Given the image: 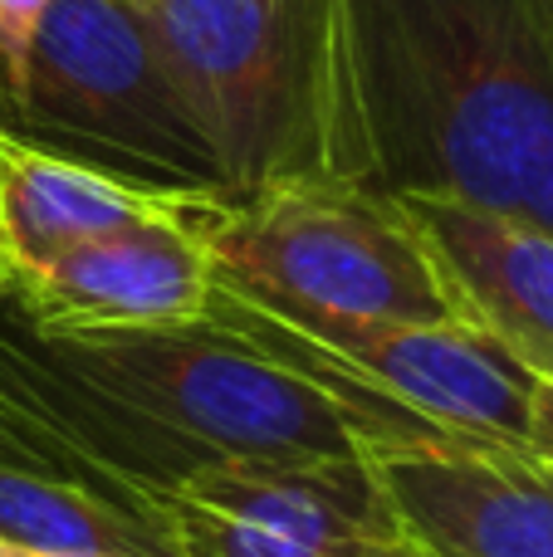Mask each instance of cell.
<instances>
[{
    "mask_svg": "<svg viewBox=\"0 0 553 557\" xmlns=\"http://www.w3.org/2000/svg\"><path fill=\"white\" fill-rule=\"evenodd\" d=\"M211 284L216 260L206 245L182 215H157L69 250L0 298V313L35 337L186 327L206 318Z\"/></svg>",
    "mask_w": 553,
    "mask_h": 557,
    "instance_id": "obj_9",
    "label": "cell"
},
{
    "mask_svg": "<svg viewBox=\"0 0 553 557\" xmlns=\"http://www.w3.org/2000/svg\"><path fill=\"white\" fill-rule=\"evenodd\" d=\"M206 323L245 337L309 382L348 421L362 455L476 441L529 450L534 376L456 318L314 313L216 270Z\"/></svg>",
    "mask_w": 553,
    "mask_h": 557,
    "instance_id": "obj_3",
    "label": "cell"
},
{
    "mask_svg": "<svg viewBox=\"0 0 553 557\" xmlns=\"http://www.w3.org/2000/svg\"><path fill=\"white\" fill-rule=\"evenodd\" d=\"M0 543L35 553L182 557L167 529L118 509L94 490L15 470V465H0Z\"/></svg>",
    "mask_w": 553,
    "mask_h": 557,
    "instance_id": "obj_12",
    "label": "cell"
},
{
    "mask_svg": "<svg viewBox=\"0 0 553 557\" xmlns=\"http://www.w3.org/2000/svg\"><path fill=\"white\" fill-rule=\"evenodd\" d=\"M417 231L451 318L553 382V231L446 196H392Z\"/></svg>",
    "mask_w": 553,
    "mask_h": 557,
    "instance_id": "obj_10",
    "label": "cell"
},
{
    "mask_svg": "<svg viewBox=\"0 0 553 557\" xmlns=\"http://www.w3.org/2000/svg\"><path fill=\"white\" fill-rule=\"evenodd\" d=\"M49 5L54 0H0V78H5V94H10V117H15L25 69H29V54H35V39Z\"/></svg>",
    "mask_w": 553,
    "mask_h": 557,
    "instance_id": "obj_13",
    "label": "cell"
},
{
    "mask_svg": "<svg viewBox=\"0 0 553 557\" xmlns=\"http://www.w3.org/2000/svg\"><path fill=\"white\" fill-rule=\"evenodd\" d=\"M358 557H437V553L421 548V543L402 529H382V533H372V539H362Z\"/></svg>",
    "mask_w": 553,
    "mask_h": 557,
    "instance_id": "obj_16",
    "label": "cell"
},
{
    "mask_svg": "<svg viewBox=\"0 0 553 557\" xmlns=\"http://www.w3.org/2000/svg\"><path fill=\"white\" fill-rule=\"evenodd\" d=\"M529 455L553 465V382H534V401H529Z\"/></svg>",
    "mask_w": 553,
    "mask_h": 557,
    "instance_id": "obj_15",
    "label": "cell"
},
{
    "mask_svg": "<svg viewBox=\"0 0 553 557\" xmlns=\"http://www.w3.org/2000/svg\"><path fill=\"white\" fill-rule=\"evenodd\" d=\"M182 225L216 270L284 304L339 318H451L437 270L392 196L362 186L206 196L186 206Z\"/></svg>",
    "mask_w": 553,
    "mask_h": 557,
    "instance_id": "obj_6",
    "label": "cell"
},
{
    "mask_svg": "<svg viewBox=\"0 0 553 557\" xmlns=\"http://www.w3.org/2000/svg\"><path fill=\"white\" fill-rule=\"evenodd\" d=\"M39 357L206 465L358 460L362 445L309 382L216 323L35 337Z\"/></svg>",
    "mask_w": 553,
    "mask_h": 557,
    "instance_id": "obj_5",
    "label": "cell"
},
{
    "mask_svg": "<svg viewBox=\"0 0 553 557\" xmlns=\"http://www.w3.org/2000/svg\"><path fill=\"white\" fill-rule=\"evenodd\" d=\"M378 196L553 231V45L534 0H343Z\"/></svg>",
    "mask_w": 553,
    "mask_h": 557,
    "instance_id": "obj_1",
    "label": "cell"
},
{
    "mask_svg": "<svg viewBox=\"0 0 553 557\" xmlns=\"http://www.w3.org/2000/svg\"><path fill=\"white\" fill-rule=\"evenodd\" d=\"M231 196L372 191L343 0H137Z\"/></svg>",
    "mask_w": 553,
    "mask_h": 557,
    "instance_id": "obj_2",
    "label": "cell"
},
{
    "mask_svg": "<svg viewBox=\"0 0 553 557\" xmlns=\"http://www.w3.org/2000/svg\"><path fill=\"white\" fill-rule=\"evenodd\" d=\"M182 557H358L397 529L368 460H221L167 494Z\"/></svg>",
    "mask_w": 553,
    "mask_h": 557,
    "instance_id": "obj_7",
    "label": "cell"
},
{
    "mask_svg": "<svg viewBox=\"0 0 553 557\" xmlns=\"http://www.w3.org/2000/svg\"><path fill=\"white\" fill-rule=\"evenodd\" d=\"M186 206L64 162L0 127V298L98 235L182 215Z\"/></svg>",
    "mask_w": 553,
    "mask_h": 557,
    "instance_id": "obj_11",
    "label": "cell"
},
{
    "mask_svg": "<svg viewBox=\"0 0 553 557\" xmlns=\"http://www.w3.org/2000/svg\"><path fill=\"white\" fill-rule=\"evenodd\" d=\"M0 557H98V553H35V548H10V543H0Z\"/></svg>",
    "mask_w": 553,
    "mask_h": 557,
    "instance_id": "obj_17",
    "label": "cell"
},
{
    "mask_svg": "<svg viewBox=\"0 0 553 557\" xmlns=\"http://www.w3.org/2000/svg\"><path fill=\"white\" fill-rule=\"evenodd\" d=\"M5 133L167 201L231 196L137 0H54Z\"/></svg>",
    "mask_w": 553,
    "mask_h": 557,
    "instance_id": "obj_4",
    "label": "cell"
},
{
    "mask_svg": "<svg viewBox=\"0 0 553 557\" xmlns=\"http://www.w3.org/2000/svg\"><path fill=\"white\" fill-rule=\"evenodd\" d=\"M0 127H10V94H5V78H0Z\"/></svg>",
    "mask_w": 553,
    "mask_h": 557,
    "instance_id": "obj_19",
    "label": "cell"
},
{
    "mask_svg": "<svg viewBox=\"0 0 553 557\" xmlns=\"http://www.w3.org/2000/svg\"><path fill=\"white\" fill-rule=\"evenodd\" d=\"M534 10H539V20H544V35L553 45V0H534Z\"/></svg>",
    "mask_w": 553,
    "mask_h": 557,
    "instance_id": "obj_18",
    "label": "cell"
},
{
    "mask_svg": "<svg viewBox=\"0 0 553 557\" xmlns=\"http://www.w3.org/2000/svg\"><path fill=\"white\" fill-rule=\"evenodd\" d=\"M402 533L437 557H553V465L515 445L362 455Z\"/></svg>",
    "mask_w": 553,
    "mask_h": 557,
    "instance_id": "obj_8",
    "label": "cell"
},
{
    "mask_svg": "<svg viewBox=\"0 0 553 557\" xmlns=\"http://www.w3.org/2000/svg\"><path fill=\"white\" fill-rule=\"evenodd\" d=\"M0 465H15V470H29V474H49V480H64V484H74L69 480V470L54 460V455L45 450V445L35 441V435L25 431V425L15 421V416H5L0 411Z\"/></svg>",
    "mask_w": 553,
    "mask_h": 557,
    "instance_id": "obj_14",
    "label": "cell"
}]
</instances>
